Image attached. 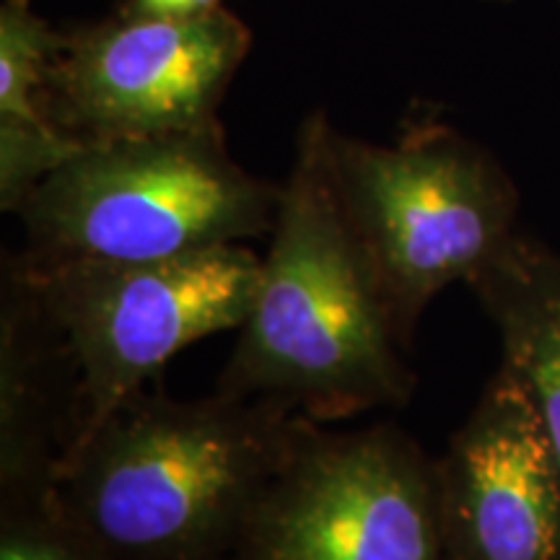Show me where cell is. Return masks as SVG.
Listing matches in <instances>:
<instances>
[{
	"mask_svg": "<svg viewBox=\"0 0 560 560\" xmlns=\"http://www.w3.org/2000/svg\"><path fill=\"white\" fill-rule=\"evenodd\" d=\"M60 42L32 9L5 0L0 9V202L19 210L47 174L83 149L50 104Z\"/></svg>",
	"mask_w": 560,
	"mask_h": 560,
	"instance_id": "cell-9",
	"label": "cell"
},
{
	"mask_svg": "<svg viewBox=\"0 0 560 560\" xmlns=\"http://www.w3.org/2000/svg\"><path fill=\"white\" fill-rule=\"evenodd\" d=\"M310 420L215 395L179 402L143 389L55 467L96 540L138 558L200 556L244 529Z\"/></svg>",
	"mask_w": 560,
	"mask_h": 560,
	"instance_id": "cell-2",
	"label": "cell"
},
{
	"mask_svg": "<svg viewBox=\"0 0 560 560\" xmlns=\"http://www.w3.org/2000/svg\"><path fill=\"white\" fill-rule=\"evenodd\" d=\"M278 195L229 156L219 125L91 140L16 213L32 265L153 262L272 231Z\"/></svg>",
	"mask_w": 560,
	"mask_h": 560,
	"instance_id": "cell-3",
	"label": "cell"
},
{
	"mask_svg": "<svg viewBox=\"0 0 560 560\" xmlns=\"http://www.w3.org/2000/svg\"><path fill=\"white\" fill-rule=\"evenodd\" d=\"M262 257L226 244L153 262H62L30 270L81 374V425L94 436L182 348L242 327Z\"/></svg>",
	"mask_w": 560,
	"mask_h": 560,
	"instance_id": "cell-5",
	"label": "cell"
},
{
	"mask_svg": "<svg viewBox=\"0 0 560 560\" xmlns=\"http://www.w3.org/2000/svg\"><path fill=\"white\" fill-rule=\"evenodd\" d=\"M0 560H75L60 545L37 540V537H11L3 542Z\"/></svg>",
	"mask_w": 560,
	"mask_h": 560,
	"instance_id": "cell-12",
	"label": "cell"
},
{
	"mask_svg": "<svg viewBox=\"0 0 560 560\" xmlns=\"http://www.w3.org/2000/svg\"><path fill=\"white\" fill-rule=\"evenodd\" d=\"M470 285L499 327L503 363L527 387L560 459V257L514 236Z\"/></svg>",
	"mask_w": 560,
	"mask_h": 560,
	"instance_id": "cell-10",
	"label": "cell"
},
{
	"mask_svg": "<svg viewBox=\"0 0 560 560\" xmlns=\"http://www.w3.org/2000/svg\"><path fill=\"white\" fill-rule=\"evenodd\" d=\"M327 156L405 342L439 291L472 283L516 236L506 174L452 128L423 125L389 145L330 128Z\"/></svg>",
	"mask_w": 560,
	"mask_h": 560,
	"instance_id": "cell-4",
	"label": "cell"
},
{
	"mask_svg": "<svg viewBox=\"0 0 560 560\" xmlns=\"http://www.w3.org/2000/svg\"><path fill=\"white\" fill-rule=\"evenodd\" d=\"M242 532L252 560H446L433 462L389 425H306Z\"/></svg>",
	"mask_w": 560,
	"mask_h": 560,
	"instance_id": "cell-6",
	"label": "cell"
},
{
	"mask_svg": "<svg viewBox=\"0 0 560 560\" xmlns=\"http://www.w3.org/2000/svg\"><path fill=\"white\" fill-rule=\"evenodd\" d=\"M221 0H130L136 16H198L219 9Z\"/></svg>",
	"mask_w": 560,
	"mask_h": 560,
	"instance_id": "cell-11",
	"label": "cell"
},
{
	"mask_svg": "<svg viewBox=\"0 0 560 560\" xmlns=\"http://www.w3.org/2000/svg\"><path fill=\"white\" fill-rule=\"evenodd\" d=\"M325 115L301 130L252 310L219 392L306 420L408 402L412 371L335 187Z\"/></svg>",
	"mask_w": 560,
	"mask_h": 560,
	"instance_id": "cell-1",
	"label": "cell"
},
{
	"mask_svg": "<svg viewBox=\"0 0 560 560\" xmlns=\"http://www.w3.org/2000/svg\"><path fill=\"white\" fill-rule=\"evenodd\" d=\"M450 560H560V459L506 363L433 462Z\"/></svg>",
	"mask_w": 560,
	"mask_h": 560,
	"instance_id": "cell-8",
	"label": "cell"
},
{
	"mask_svg": "<svg viewBox=\"0 0 560 560\" xmlns=\"http://www.w3.org/2000/svg\"><path fill=\"white\" fill-rule=\"evenodd\" d=\"M249 30L226 9L112 21L60 47L58 122L83 143L210 128L247 58Z\"/></svg>",
	"mask_w": 560,
	"mask_h": 560,
	"instance_id": "cell-7",
	"label": "cell"
}]
</instances>
